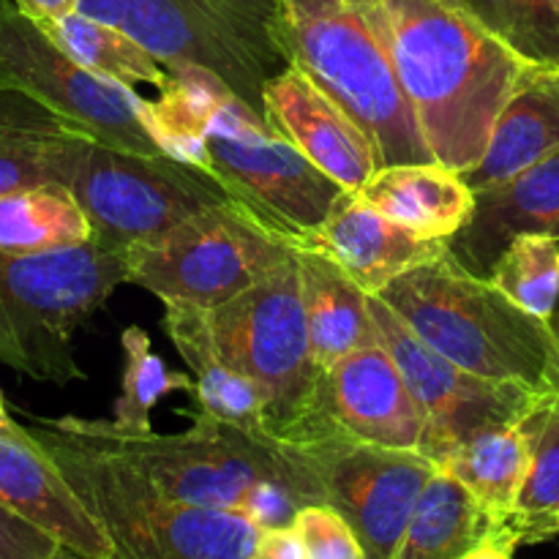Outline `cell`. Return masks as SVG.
Returning <instances> with one entry per match:
<instances>
[{"label":"cell","mask_w":559,"mask_h":559,"mask_svg":"<svg viewBox=\"0 0 559 559\" xmlns=\"http://www.w3.org/2000/svg\"><path fill=\"white\" fill-rule=\"evenodd\" d=\"M145 120L164 151L211 173L298 249L344 191L213 76H173L145 102Z\"/></svg>","instance_id":"cell-1"},{"label":"cell","mask_w":559,"mask_h":559,"mask_svg":"<svg viewBox=\"0 0 559 559\" xmlns=\"http://www.w3.org/2000/svg\"><path fill=\"white\" fill-rule=\"evenodd\" d=\"M399 80L431 156L467 173L489 145L527 60L467 0H382Z\"/></svg>","instance_id":"cell-2"},{"label":"cell","mask_w":559,"mask_h":559,"mask_svg":"<svg viewBox=\"0 0 559 559\" xmlns=\"http://www.w3.org/2000/svg\"><path fill=\"white\" fill-rule=\"evenodd\" d=\"M180 435L123 429L115 420L63 418L74 435L140 469L175 500L240 513L260 530L289 527L306 506H322L309 475L273 435L257 437L194 409Z\"/></svg>","instance_id":"cell-3"},{"label":"cell","mask_w":559,"mask_h":559,"mask_svg":"<svg viewBox=\"0 0 559 559\" xmlns=\"http://www.w3.org/2000/svg\"><path fill=\"white\" fill-rule=\"evenodd\" d=\"M377 298L462 369L546 396L559 393V338L551 322L513 304L451 249L393 278Z\"/></svg>","instance_id":"cell-4"},{"label":"cell","mask_w":559,"mask_h":559,"mask_svg":"<svg viewBox=\"0 0 559 559\" xmlns=\"http://www.w3.org/2000/svg\"><path fill=\"white\" fill-rule=\"evenodd\" d=\"M278 38L364 129L380 167L437 162L399 80L382 0H278Z\"/></svg>","instance_id":"cell-5"},{"label":"cell","mask_w":559,"mask_h":559,"mask_svg":"<svg viewBox=\"0 0 559 559\" xmlns=\"http://www.w3.org/2000/svg\"><path fill=\"white\" fill-rule=\"evenodd\" d=\"M27 429L104 530L109 559H251L260 535L251 519L164 495L129 462L74 435L63 418H36Z\"/></svg>","instance_id":"cell-6"},{"label":"cell","mask_w":559,"mask_h":559,"mask_svg":"<svg viewBox=\"0 0 559 559\" xmlns=\"http://www.w3.org/2000/svg\"><path fill=\"white\" fill-rule=\"evenodd\" d=\"M123 282V254L93 240L44 254H0V364L55 385L85 380L74 336Z\"/></svg>","instance_id":"cell-7"},{"label":"cell","mask_w":559,"mask_h":559,"mask_svg":"<svg viewBox=\"0 0 559 559\" xmlns=\"http://www.w3.org/2000/svg\"><path fill=\"white\" fill-rule=\"evenodd\" d=\"M55 183L85 211L93 243L126 254L162 238L183 218L227 202L222 183L173 153H136L69 131L52 153Z\"/></svg>","instance_id":"cell-8"},{"label":"cell","mask_w":559,"mask_h":559,"mask_svg":"<svg viewBox=\"0 0 559 559\" xmlns=\"http://www.w3.org/2000/svg\"><path fill=\"white\" fill-rule=\"evenodd\" d=\"M123 27L173 76H213L260 115L265 85L289 66L278 0H129Z\"/></svg>","instance_id":"cell-9"},{"label":"cell","mask_w":559,"mask_h":559,"mask_svg":"<svg viewBox=\"0 0 559 559\" xmlns=\"http://www.w3.org/2000/svg\"><path fill=\"white\" fill-rule=\"evenodd\" d=\"M298 246L238 200L218 202L123 254L126 282L162 304L216 309L282 267Z\"/></svg>","instance_id":"cell-10"},{"label":"cell","mask_w":559,"mask_h":559,"mask_svg":"<svg viewBox=\"0 0 559 559\" xmlns=\"http://www.w3.org/2000/svg\"><path fill=\"white\" fill-rule=\"evenodd\" d=\"M311 478L322 506L342 513L366 559H393L413 508L437 464L418 451L355 440L325 424L273 435Z\"/></svg>","instance_id":"cell-11"},{"label":"cell","mask_w":559,"mask_h":559,"mask_svg":"<svg viewBox=\"0 0 559 559\" xmlns=\"http://www.w3.org/2000/svg\"><path fill=\"white\" fill-rule=\"evenodd\" d=\"M205 314L224 360L271 396L273 435L304 420L320 369L311 353L295 254L260 284Z\"/></svg>","instance_id":"cell-12"},{"label":"cell","mask_w":559,"mask_h":559,"mask_svg":"<svg viewBox=\"0 0 559 559\" xmlns=\"http://www.w3.org/2000/svg\"><path fill=\"white\" fill-rule=\"evenodd\" d=\"M0 87L44 104L98 142L167 153L147 129V98L76 63L14 0H0Z\"/></svg>","instance_id":"cell-13"},{"label":"cell","mask_w":559,"mask_h":559,"mask_svg":"<svg viewBox=\"0 0 559 559\" xmlns=\"http://www.w3.org/2000/svg\"><path fill=\"white\" fill-rule=\"evenodd\" d=\"M369 309L380 331V342L402 369L409 393L424 413L426 437L420 453L429 456L437 467L462 442L497 426L522 424L549 399L546 393H535L511 382L484 380L456 366L429 347L377 295L369 298Z\"/></svg>","instance_id":"cell-14"},{"label":"cell","mask_w":559,"mask_h":559,"mask_svg":"<svg viewBox=\"0 0 559 559\" xmlns=\"http://www.w3.org/2000/svg\"><path fill=\"white\" fill-rule=\"evenodd\" d=\"M306 424H325L355 440L418 453L426 437L424 413L382 342L355 349L322 371L309 413L295 426Z\"/></svg>","instance_id":"cell-15"},{"label":"cell","mask_w":559,"mask_h":559,"mask_svg":"<svg viewBox=\"0 0 559 559\" xmlns=\"http://www.w3.org/2000/svg\"><path fill=\"white\" fill-rule=\"evenodd\" d=\"M262 115L278 136L344 191H360L380 169L364 129L298 66L289 63L267 82Z\"/></svg>","instance_id":"cell-16"},{"label":"cell","mask_w":559,"mask_h":559,"mask_svg":"<svg viewBox=\"0 0 559 559\" xmlns=\"http://www.w3.org/2000/svg\"><path fill=\"white\" fill-rule=\"evenodd\" d=\"M0 502L60 546L87 559H109L112 544L27 426H0Z\"/></svg>","instance_id":"cell-17"},{"label":"cell","mask_w":559,"mask_h":559,"mask_svg":"<svg viewBox=\"0 0 559 559\" xmlns=\"http://www.w3.org/2000/svg\"><path fill=\"white\" fill-rule=\"evenodd\" d=\"M304 246L333 257L369 295H380L393 278L451 249L448 240L424 238L391 222L364 202L358 191H342L325 222Z\"/></svg>","instance_id":"cell-18"},{"label":"cell","mask_w":559,"mask_h":559,"mask_svg":"<svg viewBox=\"0 0 559 559\" xmlns=\"http://www.w3.org/2000/svg\"><path fill=\"white\" fill-rule=\"evenodd\" d=\"M516 235H551L559 240V153L475 191L473 216L451 240V251L473 273L489 276Z\"/></svg>","instance_id":"cell-19"},{"label":"cell","mask_w":559,"mask_h":559,"mask_svg":"<svg viewBox=\"0 0 559 559\" xmlns=\"http://www.w3.org/2000/svg\"><path fill=\"white\" fill-rule=\"evenodd\" d=\"M555 153H559V69L530 63L491 129L486 153L462 178L473 191L489 189Z\"/></svg>","instance_id":"cell-20"},{"label":"cell","mask_w":559,"mask_h":559,"mask_svg":"<svg viewBox=\"0 0 559 559\" xmlns=\"http://www.w3.org/2000/svg\"><path fill=\"white\" fill-rule=\"evenodd\" d=\"M164 331L194 374L197 409L257 437L273 435L271 396L251 377L240 374L224 360L213 342L205 309L164 304Z\"/></svg>","instance_id":"cell-21"},{"label":"cell","mask_w":559,"mask_h":559,"mask_svg":"<svg viewBox=\"0 0 559 559\" xmlns=\"http://www.w3.org/2000/svg\"><path fill=\"white\" fill-rule=\"evenodd\" d=\"M358 194L391 222L448 243L467 227L475 207V191L462 173L440 162L380 167Z\"/></svg>","instance_id":"cell-22"},{"label":"cell","mask_w":559,"mask_h":559,"mask_svg":"<svg viewBox=\"0 0 559 559\" xmlns=\"http://www.w3.org/2000/svg\"><path fill=\"white\" fill-rule=\"evenodd\" d=\"M300 271V298L309 322L311 353L320 374L344 355L380 342V331L371 317V295L320 249L295 251Z\"/></svg>","instance_id":"cell-23"},{"label":"cell","mask_w":559,"mask_h":559,"mask_svg":"<svg viewBox=\"0 0 559 559\" xmlns=\"http://www.w3.org/2000/svg\"><path fill=\"white\" fill-rule=\"evenodd\" d=\"M491 533H502L473 491L437 467L413 508L393 559H464Z\"/></svg>","instance_id":"cell-24"},{"label":"cell","mask_w":559,"mask_h":559,"mask_svg":"<svg viewBox=\"0 0 559 559\" xmlns=\"http://www.w3.org/2000/svg\"><path fill=\"white\" fill-rule=\"evenodd\" d=\"M530 464L527 420L513 426L480 431L473 440L453 448L440 462L442 469L456 475L486 508L497 527L506 530L516 506L519 489L524 484Z\"/></svg>","instance_id":"cell-25"},{"label":"cell","mask_w":559,"mask_h":559,"mask_svg":"<svg viewBox=\"0 0 559 559\" xmlns=\"http://www.w3.org/2000/svg\"><path fill=\"white\" fill-rule=\"evenodd\" d=\"M93 240L91 222L63 183L0 194V254H44Z\"/></svg>","instance_id":"cell-26"},{"label":"cell","mask_w":559,"mask_h":559,"mask_svg":"<svg viewBox=\"0 0 559 559\" xmlns=\"http://www.w3.org/2000/svg\"><path fill=\"white\" fill-rule=\"evenodd\" d=\"M38 25L63 52L104 80L123 87L151 85L156 91H164L173 82V74L123 25H109L80 11Z\"/></svg>","instance_id":"cell-27"},{"label":"cell","mask_w":559,"mask_h":559,"mask_svg":"<svg viewBox=\"0 0 559 559\" xmlns=\"http://www.w3.org/2000/svg\"><path fill=\"white\" fill-rule=\"evenodd\" d=\"M530 464L516 506L502 533L516 546L559 535V393L527 418Z\"/></svg>","instance_id":"cell-28"},{"label":"cell","mask_w":559,"mask_h":559,"mask_svg":"<svg viewBox=\"0 0 559 559\" xmlns=\"http://www.w3.org/2000/svg\"><path fill=\"white\" fill-rule=\"evenodd\" d=\"M71 129L44 104L0 87V194L55 183V145Z\"/></svg>","instance_id":"cell-29"},{"label":"cell","mask_w":559,"mask_h":559,"mask_svg":"<svg viewBox=\"0 0 559 559\" xmlns=\"http://www.w3.org/2000/svg\"><path fill=\"white\" fill-rule=\"evenodd\" d=\"M489 278L513 304L551 322L559 306V240L551 235H516Z\"/></svg>","instance_id":"cell-30"},{"label":"cell","mask_w":559,"mask_h":559,"mask_svg":"<svg viewBox=\"0 0 559 559\" xmlns=\"http://www.w3.org/2000/svg\"><path fill=\"white\" fill-rule=\"evenodd\" d=\"M123 377H120V399L115 404V424L123 429H153L151 415L162 399L186 391L194 396L197 385L186 374L169 371L167 364L151 349V338L142 328H126L123 336Z\"/></svg>","instance_id":"cell-31"},{"label":"cell","mask_w":559,"mask_h":559,"mask_svg":"<svg viewBox=\"0 0 559 559\" xmlns=\"http://www.w3.org/2000/svg\"><path fill=\"white\" fill-rule=\"evenodd\" d=\"M522 60L559 69V0H467Z\"/></svg>","instance_id":"cell-32"},{"label":"cell","mask_w":559,"mask_h":559,"mask_svg":"<svg viewBox=\"0 0 559 559\" xmlns=\"http://www.w3.org/2000/svg\"><path fill=\"white\" fill-rule=\"evenodd\" d=\"M306 559H366L358 535L331 506H306L295 516Z\"/></svg>","instance_id":"cell-33"},{"label":"cell","mask_w":559,"mask_h":559,"mask_svg":"<svg viewBox=\"0 0 559 559\" xmlns=\"http://www.w3.org/2000/svg\"><path fill=\"white\" fill-rule=\"evenodd\" d=\"M58 540L0 502V559H52Z\"/></svg>","instance_id":"cell-34"},{"label":"cell","mask_w":559,"mask_h":559,"mask_svg":"<svg viewBox=\"0 0 559 559\" xmlns=\"http://www.w3.org/2000/svg\"><path fill=\"white\" fill-rule=\"evenodd\" d=\"M251 559H306V546L298 527H267L257 535Z\"/></svg>","instance_id":"cell-35"},{"label":"cell","mask_w":559,"mask_h":559,"mask_svg":"<svg viewBox=\"0 0 559 559\" xmlns=\"http://www.w3.org/2000/svg\"><path fill=\"white\" fill-rule=\"evenodd\" d=\"M126 5H129V0H76L80 14L109 22V25H123Z\"/></svg>","instance_id":"cell-36"},{"label":"cell","mask_w":559,"mask_h":559,"mask_svg":"<svg viewBox=\"0 0 559 559\" xmlns=\"http://www.w3.org/2000/svg\"><path fill=\"white\" fill-rule=\"evenodd\" d=\"M14 3L36 22L58 20V16L76 11V0H14Z\"/></svg>","instance_id":"cell-37"},{"label":"cell","mask_w":559,"mask_h":559,"mask_svg":"<svg viewBox=\"0 0 559 559\" xmlns=\"http://www.w3.org/2000/svg\"><path fill=\"white\" fill-rule=\"evenodd\" d=\"M516 544L506 533H491L480 546H475L464 559H513Z\"/></svg>","instance_id":"cell-38"},{"label":"cell","mask_w":559,"mask_h":559,"mask_svg":"<svg viewBox=\"0 0 559 559\" xmlns=\"http://www.w3.org/2000/svg\"><path fill=\"white\" fill-rule=\"evenodd\" d=\"M52 559H87V557H82V555H76V551H71V549H66V546H60V549L55 551Z\"/></svg>","instance_id":"cell-39"},{"label":"cell","mask_w":559,"mask_h":559,"mask_svg":"<svg viewBox=\"0 0 559 559\" xmlns=\"http://www.w3.org/2000/svg\"><path fill=\"white\" fill-rule=\"evenodd\" d=\"M11 420V415H9V409H5V402H3V396H0V426H5Z\"/></svg>","instance_id":"cell-40"},{"label":"cell","mask_w":559,"mask_h":559,"mask_svg":"<svg viewBox=\"0 0 559 559\" xmlns=\"http://www.w3.org/2000/svg\"><path fill=\"white\" fill-rule=\"evenodd\" d=\"M551 328H555V333H557V338H559V306H557L555 317H551Z\"/></svg>","instance_id":"cell-41"}]
</instances>
